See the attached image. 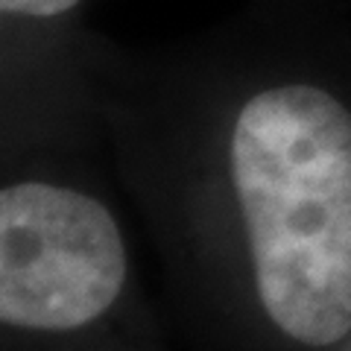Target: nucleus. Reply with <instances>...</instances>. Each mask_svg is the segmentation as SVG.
<instances>
[{
    "label": "nucleus",
    "mask_w": 351,
    "mask_h": 351,
    "mask_svg": "<svg viewBox=\"0 0 351 351\" xmlns=\"http://www.w3.org/2000/svg\"><path fill=\"white\" fill-rule=\"evenodd\" d=\"M80 3L82 0H0V9L6 15H18V18H56L71 12Z\"/></svg>",
    "instance_id": "nucleus-3"
},
{
    "label": "nucleus",
    "mask_w": 351,
    "mask_h": 351,
    "mask_svg": "<svg viewBox=\"0 0 351 351\" xmlns=\"http://www.w3.org/2000/svg\"><path fill=\"white\" fill-rule=\"evenodd\" d=\"M126 281L114 217L94 196L47 182L0 193V319L73 331L103 316Z\"/></svg>",
    "instance_id": "nucleus-2"
},
{
    "label": "nucleus",
    "mask_w": 351,
    "mask_h": 351,
    "mask_svg": "<svg viewBox=\"0 0 351 351\" xmlns=\"http://www.w3.org/2000/svg\"><path fill=\"white\" fill-rule=\"evenodd\" d=\"M232 182L267 316L302 346L351 331V112L307 82L240 108Z\"/></svg>",
    "instance_id": "nucleus-1"
}]
</instances>
